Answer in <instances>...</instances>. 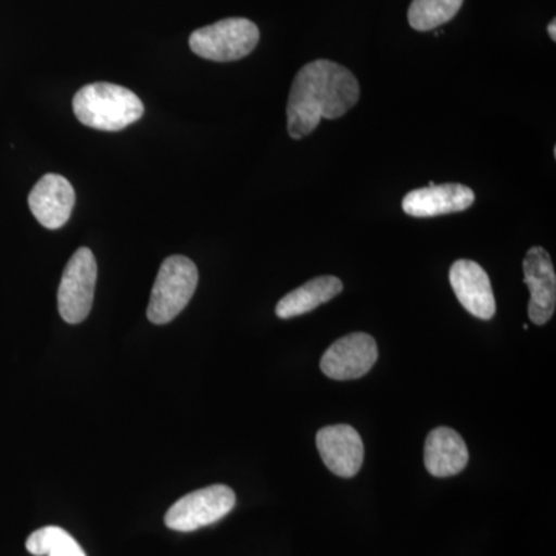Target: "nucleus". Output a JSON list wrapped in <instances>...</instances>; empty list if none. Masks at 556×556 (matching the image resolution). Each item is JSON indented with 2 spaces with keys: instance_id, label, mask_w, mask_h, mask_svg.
Returning a JSON list of instances; mask_svg holds the SVG:
<instances>
[{
  "instance_id": "1",
  "label": "nucleus",
  "mask_w": 556,
  "mask_h": 556,
  "mask_svg": "<svg viewBox=\"0 0 556 556\" xmlns=\"http://www.w3.org/2000/svg\"><path fill=\"white\" fill-rule=\"evenodd\" d=\"M361 98V86L353 73L328 60L309 62L300 68L289 91L288 134L308 137L321 119L346 115Z\"/></svg>"
},
{
  "instance_id": "9",
  "label": "nucleus",
  "mask_w": 556,
  "mask_h": 556,
  "mask_svg": "<svg viewBox=\"0 0 556 556\" xmlns=\"http://www.w3.org/2000/svg\"><path fill=\"white\" fill-rule=\"evenodd\" d=\"M317 450L321 460L340 478L356 477L364 464V442L351 426L339 424L321 428L317 433Z\"/></svg>"
},
{
  "instance_id": "16",
  "label": "nucleus",
  "mask_w": 556,
  "mask_h": 556,
  "mask_svg": "<svg viewBox=\"0 0 556 556\" xmlns=\"http://www.w3.org/2000/svg\"><path fill=\"white\" fill-rule=\"evenodd\" d=\"M68 535L61 527H42V529L33 532L27 540V551L35 556H46L50 554L51 548L56 546L60 541Z\"/></svg>"
},
{
  "instance_id": "10",
  "label": "nucleus",
  "mask_w": 556,
  "mask_h": 556,
  "mask_svg": "<svg viewBox=\"0 0 556 556\" xmlns=\"http://www.w3.org/2000/svg\"><path fill=\"white\" fill-rule=\"evenodd\" d=\"M450 285L457 300L471 316L490 320L495 317L496 300L484 269L471 260H457L450 268Z\"/></svg>"
},
{
  "instance_id": "18",
  "label": "nucleus",
  "mask_w": 556,
  "mask_h": 556,
  "mask_svg": "<svg viewBox=\"0 0 556 556\" xmlns=\"http://www.w3.org/2000/svg\"><path fill=\"white\" fill-rule=\"evenodd\" d=\"M548 36H551L552 40H556V22L552 21L547 27Z\"/></svg>"
},
{
  "instance_id": "4",
  "label": "nucleus",
  "mask_w": 556,
  "mask_h": 556,
  "mask_svg": "<svg viewBox=\"0 0 556 556\" xmlns=\"http://www.w3.org/2000/svg\"><path fill=\"white\" fill-rule=\"evenodd\" d=\"M258 40L260 30L254 22L244 17H229L193 31L189 46L203 60L232 62L251 54Z\"/></svg>"
},
{
  "instance_id": "11",
  "label": "nucleus",
  "mask_w": 556,
  "mask_h": 556,
  "mask_svg": "<svg viewBox=\"0 0 556 556\" xmlns=\"http://www.w3.org/2000/svg\"><path fill=\"white\" fill-rule=\"evenodd\" d=\"M75 201V189L67 178L58 174L43 175L28 195L31 214L47 229L62 228L72 215Z\"/></svg>"
},
{
  "instance_id": "2",
  "label": "nucleus",
  "mask_w": 556,
  "mask_h": 556,
  "mask_svg": "<svg viewBox=\"0 0 556 556\" xmlns=\"http://www.w3.org/2000/svg\"><path fill=\"white\" fill-rule=\"evenodd\" d=\"M73 112L90 129L119 131L142 118L144 104L126 87L93 83L75 94Z\"/></svg>"
},
{
  "instance_id": "14",
  "label": "nucleus",
  "mask_w": 556,
  "mask_h": 556,
  "mask_svg": "<svg viewBox=\"0 0 556 556\" xmlns=\"http://www.w3.org/2000/svg\"><path fill=\"white\" fill-rule=\"evenodd\" d=\"M342 291L343 283L338 277L321 276L313 278L302 287L289 292L277 303V317L287 320V318L303 316V314L311 313L324 303H328L329 300L338 298Z\"/></svg>"
},
{
  "instance_id": "3",
  "label": "nucleus",
  "mask_w": 556,
  "mask_h": 556,
  "mask_svg": "<svg viewBox=\"0 0 556 556\" xmlns=\"http://www.w3.org/2000/svg\"><path fill=\"white\" fill-rule=\"evenodd\" d=\"M199 287L195 263L182 255H172L161 265L148 308V318L155 325H167L189 305Z\"/></svg>"
},
{
  "instance_id": "15",
  "label": "nucleus",
  "mask_w": 556,
  "mask_h": 556,
  "mask_svg": "<svg viewBox=\"0 0 556 556\" xmlns=\"http://www.w3.org/2000/svg\"><path fill=\"white\" fill-rule=\"evenodd\" d=\"M464 0H413L408 22L413 30L431 31L447 24L459 13Z\"/></svg>"
},
{
  "instance_id": "7",
  "label": "nucleus",
  "mask_w": 556,
  "mask_h": 556,
  "mask_svg": "<svg viewBox=\"0 0 556 556\" xmlns=\"http://www.w3.org/2000/svg\"><path fill=\"white\" fill-rule=\"evenodd\" d=\"M376 340L365 332H353L336 340L325 351L320 368L325 376L334 380H354L367 375L378 361Z\"/></svg>"
},
{
  "instance_id": "5",
  "label": "nucleus",
  "mask_w": 556,
  "mask_h": 556,
  "mask_svg": "<svg viewBox=\"0 0 556 556\" xmlns=\"http://www.w3.org/2000/svg\"><path fill=\"white\" fill-rule=\"evenodd\" d=\"M98 265L89 248H80L68 260L58 291V308L70 325L89 317L97 288Z\"/></svg>"
},
{
  "instance_id": "13",
  "label": "nucleus",
  "mask_w": 556,
  "mask_h": 556,
  "mask_svg": "<svg viewBox=\"0 0 556 556\" xmlns=\"http://www.w3.org/2000/svg\"><path fill=\"white\" fill-rule=\"evenodd\" d=\"M424 464L437 478L455 477L468 464V448L457 431L448 427L434 428L426 439Z\"/></svg>"
},
{
  "instance_id": "12",
  "label": "nucleus",
  "mask_w": 556,
  "mask_h": 556,
  "mask_svg": "<svg viewBox=\"0 0 556 556\" xmlns=\"http://www.w3.org/2000/svg\"><path fill=\"white\" fill-rule=\"evenodd\" d=\"M473 203V190L464 185L448 182L413 190L402 200V208L412 217L431 218L467 211Z\"/></svg>"
},
{
  "instance_id": "6",
  "label": "nucleus",
  "mask_w": 556,
  "mask_h": 556,
  "mask_svg": "<svg viewBox=\"0 0 556 556\" xmlns=\"http://www.w3.org/2000/svg\"><path fill=\"white\" fill-rule=\"evenodd\" d=\"M237 497L228 485L204 486L182 496L169 508L164 522L177 532H195L201 527L218 522L232 511Z\"/></svg>"
},
{
  "instance_id": "17",
  "label": "nucleus",
  "mask_w": 556,
  "mask_h": 556,
  "mask_svg": "<svg viewBox=\"0 0 556 556\" xmlns=\"http://www.w3.org/2000/svg\"><path fill=\"white\" fill-rule=\"evenodd\" d=\"M47 556H87L83 547L79 546L78 541L72 535H67L64 540L60 541L50 554Z\"/></svg>"
},
{
  "instance_id": "8",
  "label": "nucleus",
  "mask_w": 556,
  "mask_h": 556,
  "mask_svg": "<svg viewBox=\"0 0 556 556\" xmlns=\"http://www.w3.org/2000/svg\"><path fill=\"white\" fill-rule=\"evenodd\" d=\"M525 281L530 291L529 317L532 324L546 325L555 314L556 274L546 249L533 247L522 262Z\"/></svg>"
}]
</instances>
